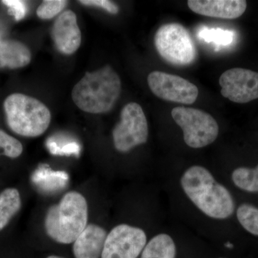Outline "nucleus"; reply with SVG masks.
Segmentation results:
<instances>
[{
    "label": "nucleus",
    "instance_id": "f257e3e1",
    "mask_svg": "<svg viewBox=\"0 0 258 258\" xmlns=\"http://www.w3.org/2000/svg\"><path fill=\"white\" fill-rule=\"evenodd\" d=\"M181 184L186 196L207 216L224 220L234 213L235 203L230 191L203 166L189 168L181 176Z\"/></svg>",
    "mask_w": 258,
    "mask_h": 258
},
{
    "label": "nucleus",
    "instance_id": "f03ea898",
    "mask_svg": "<svg viewBox=\"0 0 258 258\" xmlns=\"http://www.w3.org/2000/svg\"><path fill=\"white\" fill-rule=\"evenodd\" d=\"M121 91L118 75L106 66L95 72L86 73L74 86L72 98L80 109L90 113L111 111Z\"/></svg>",
    "mask_w": 258,
    "mask_h": 258
},
{
    "label": "nucleus",
    "instance_id": "7ed1b4c3",
    "mask_svg": "<svg viewBox=\"0 0 258 258\" xmlns=\"http://www.w3.org/2000/svg\"><path fill=\"white\" fill-rule=\"evenodd\" d=\"M88 204L78 191H69L60 203L47 210L45 218L47 235L60 244L74 242L87 226Z\"/></svg>",
    "mask_w": 258,
    "mask_h": 258
},
{
    "label": "nucleus",
    "instance_id": "20e7f679",
    "mask_svg": "<svg viewBox=\"0 0 258 258\" xmlns=\"http://www.w3.org/2000/svg\"><path fill=\"white\" fill-rule=\"evenodd\" d=\"M8 125L13 132L26 137L45 133L50 125V112L41 101L32 97L15 93L4 103Z\"/></svg>",
    "mask_w": 258,
    "mask_h": 258
},
{
    "label": "nucleus",
    "instance_id": "39448f33",
    "mask_svg": "<svg viewBox=\"0 0 258 258\" xmlns=\"http://www.w3.org/2000/svg\"><path fill=\"white\" fill-rule=\"evenodd\" d=\"M154 45L163 60L175 66H186L196 60L197 49L189 31L179 23H169L158 29Z\"/></svg>",
    "mask_w": 258,
    "mask_h": 258
},
{
    "label": "nucleus",
    "instance_id": "423d86ee",
    "mask_svg": "<svg viewBox=\"0 0 258 258\" xmlns=\"http://www.w3.org/2000/svg\"><path fill=\"white\" fill-rule=\"evenodd\" d=\"M171 116L182 130L184 141L188 147L193 149L207 147L218 137V123L207 112L178 106L171 111Z\"/></svg>",
    "mask_w": 258,
    "mask_h": 258
},
{
    "label": "nucleus",
    "instance_id": "0eeeda50",
    "mask_svg": "<svg viewBox=\"0 0 258 258\" xmlns=\"http://www.w3.org/2000/svg\"><path fill=\"white\" fill-rule=\"evenodd\" d=\"M149 127L142 106L137 103L125 105L120 113V120L113 130V144L116 150L128 152L134 147L145 144Z\"/></svg>",
    "mask_w": 258,
    "mask_h": 258
},
{
    "label": "nucleus",
    "instance_id": "6e6552de",
    "mask_svg": "<svg viewBox=\"0 0 258 258\" xmlns=\"http://www.w3.org/2000/svg\"><path fill=\"white\" fill-rule=\"evenodd\" d=\"M147 237L139 227L125 224L115 226L107 235L101 258H137L142 253Z\"/></svg>",
    "mask_w": 258,
    "mask_h": 258
},
{
    "label": "nucleus",
    "instance_id": "1a4fd4ad",
    "mask_svg": "<svg viewBox=\"0 0 258 258\" xmlns=\"http://www.w3.org/2000/svg\"><path fill=\"white\" fill-rule=\"evenodd\" d=\"M147 80L152 93L164 101L191 105L198 98V87L180 76L154 71L149 75Z\"/></svg>",
    "mask_w": 258,
    "mask_h": 258
},
{
    "label": "nucleus",
    "instance_id": "9d476101",
    "mask_svg": "<svg viewBox=\"0 0 258 258\" xmlns=\"http://www.w3.org/2000/svg\"><path fill=\"white\" fill-rule=\"evenodd\" d=\"M222 96L237 103H248L258 98V73L235 68L220 76Z\"/></svg>",
    "mask_w": 258,
    "mask_h": 258
},
{
    "label": "nucleus",
    "instance_id": "9b49d317",
    "mask_svg": "<svg viewBox=\"0 0 258 258\" xmlns=\"http://www.w3.org/2000/svg\"><path fill=\"white\" fill-rule=\"evenodd\" d=\"M52 37L61 53L71 55L79 48L81 32L74 12L66 10L61 13L54 23Z\"/></svg>",
    "mask_w": 258,
    "mask_h": 258
},
{
    "label": "nucleus",
    "instance_id": "f8f14e48",
    "mask_svg": "<svg viewBox=\"0 0 258 258\" xmlns=\"http://www.w3.org/2000/svg\"><path fill=\"white\" fill-rule=\"evenodd\" d=\"M187 5L196 14L227 20L240 18L247 9L244 0H189Z\"/></svg>",
    "mask_w": 258,
    "mask_h": 258
},
{
    "label": "nucleus",
    "instance_id": "ddd939ff",
    "mask_svg": "<svg viewBox=\"0 0 258 258\" xmlns=\"http://www.w3.org/2000/svg\"><path fill=\"white\" fill-rule=\"evenodd\" d=\"M106 237V231L103 227L94 224L86 226L74 242L75 257L100 258Z\"/></svg>",
    "mask_w": 258,
    "mask_h": 258
},
{
    "label": "nucleus",
    "instance_id": "4468645a",
    "mask_svg": "<svg viewBox=\"0 0 258 258\" xmlns=\"http://www.w3.org/2000/svg\"><path fill=\"white\" fill-rule=\"evenodd\" d=\"M31 60V52L22 42L12 40H0V69L23 68Z\"/></svg>",
    "mask_w": 258,
    "mask_h": 258
},
{
    "label": "nucleus",
    "instance_id": "2eb2a0df",
    "mask_svg": "<svg viewBox=\"0 0 258 258\" xmlns=\"http://www.w3.org/2000/svg\"><path fill=\"white\" fill-rule=\"evenodd\" d=\"M69 175L62 171H54L46 166L36 169L32 176V182L44 191H55L63 189L69 181Z\"/></svg>",
    "mask_w": 258,
    "mask_h": 258
},
{
    "label": "nucleus",
    "instance_id": "dca6fc26",
    "mask_svg": "<svg viewBox=\"0 0 258 258\" xmlns=\"http://www.w3.org/2000/svg\"><path fill=\"white\" fill-rule=\"evenodd\" d=\"M175 243L170 236L159 234L149 241L142 252L141 258H175Z\"/></svg>",
    "mask_w": 258,
    "mask_h": 258
},
{
    "label": "nucleus",
    "instance_id": "f3484780",
    "mask_svg": "<svg viewBox=\"0 0 258 258\" xmlns=\"http://www.w3.org/2000/svg\"><path fill=\"white\" fill-rule=\"evenodd\" d=\"M20 208L21 198L18 189L8 188L0 194V231L8 225Z\"/></svg>",
    "mask_w": 258,
    "mask_h": 258
},
{
    "label": "nucleus",
    "instance_id": "a211bd4d",
    "mask_svg": "<svg viewBox=\"0 0 258 258\" xmlns=\"http://www.w3.org/2000/svg\"><path fill=\"white\" fill-rule=\"evenodd\" d=\"M234 184L248 192H258V166L254 169L240 167L232 174Z\"/></svg>",
    "mask_w": 258,
    "mask_h": 258
},
{
    "label": "nucleus",
    "instance_id": "6ab92c4d",
    "mask_svg": "<svg viewBox=\"0 0 258 258\" xmlns=\"http://www.w3.org/2000/svg\"><path fill=\"white\" fill-rule=\"evenodd\" d=\"M237 217L247 232L258 236V208L248 204L241 205L237 210Z\"/></svg>",
    "mask_w": 258,
    "mask_h": 258
},
{
    "label": "nucleus",
    "instance_id": "aec40b11",
    "mask_svg": "<svg viewBox=\"0 0 258 258\" xmlns=\"http://www.w3.org/2000/svg\"><path fill=\"white\" fill-rule=\"evenodd\" d=\"M198 36L205 42L213 43L216 46H225L233 41L234 33L220 28H202L199 30Z\"/></svg>",
    "mask_w": 258,
    "mask_h": 258
},
{
    "label": "nucleus",
    "instance_id": "412c9836",
    "mask_svg": "<svg viewBox=\"0 0 258 258\" xmlns=\"http://www.w3.org/2000/svg\"><path fill=\"white\" fill-rule=\"evenodd\" d=\"M23 151V145L18 139L0 130V155L17 158L21 155Z\"/></svg>",
    "mask_w": 258,
    "mask_h": 258
},
{
    "label": "nucleus",
    "instance_id": "4be33fe9",
    "mask_svg": "<svg viewBox=\"0 0 258 258\" xmlns=\"http://www.w3.org/2000/svg\"><path fill=\"white\" fill-rule=\"evenodd\" d=\"M67 3L64 0H45L37 8V16L42 20L52 19L64 9Z\"/></svg>",
    "mask_w": 258,
    "mask_h": 258
},
{
    "label": "nucleus",
    "instance_id": "5701e85b",
    "mask_svg": "<svg viewBox=\"0 0 258 258\" xmlns=\"http://www.w3.org/2000/svg\"><path fill=\"white\" fill-rule=\"evenodd\" d=\"M46 146L51 154L53 155H76V157H79L81 152V147L76 142H70L62 144L57 143L56 140L50 138L47 141Z\"/></svg>",
    "mask_w": 258,
    "mask_h": 258
},
{
    "label": "nucleus",
    "instance_id": "b1692460",
    "mask_svg": "<svg viewBox=\"0 0 258 258\" xmlns=\"http://www.w3.org/2000/svg\"><path fill=\"white\" fill-rule=\"evenodd\" d=\"M3 4L9 8L10 13L14 15L15 20H20L24 18L27 13V7L25 3L19 0H5L2 2Z\"/></svg>",
    "mask_w": 258,
    "mask_h": 258
},
{
    "label": "nucleus",
    "instance_id": "393cba45",
    "mask_svg": "<svg viewBox=\"0 0 258 258\" xmlns=\"http://www.w3.org/2000/svg\"><path fill=\"white\" fill-rule=\"evenodd\" d=\"M79 3L87 6L98 7L113 15L117 14L119 12L118 7L108 0H81Z\"/></svg>",
    "mask_w": 258,
    "mask_h": 258
},
{
    "label": "nucleus",
    "instance_id": "a878e982",
    "mask_svg": "<svg viewBox=\"0 0 258 258\" xmlns=\"http://www.w3.org/2000/svg\"><path fill=\"white\" fill-rule=\"evenodd\" d=\"M225 246L226 247H227V248L229 249H232L233 248L234 245L233 244L231 243L230 242H226L225 244Z\"/></svg>",
    "mask_w": 258,
    "mask_h": 258
},
{
    "label": "nucleus",
    "instance_id": "bb28decb",
    "mask_svg": "<svg viewBox=\"0 0 258 258\" xmlns=\"http://www.w3.org/2000/svg\"><path fill=\"white\" fill-rule=\"evenodd\" d=\"M47 258H64V257H60V256H57V255H50V256H49V257H47Z\"/></svg>",
    "mask_w": 258,
    "mask_h": 258
}]
</instances>
